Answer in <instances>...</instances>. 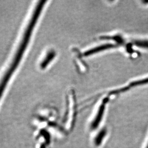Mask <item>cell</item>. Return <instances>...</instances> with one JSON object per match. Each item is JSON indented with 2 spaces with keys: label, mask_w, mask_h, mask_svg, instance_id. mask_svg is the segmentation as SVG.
I'll list each match as a JSON object with an SVG mask.
<instances>
[{
  "label": "cell",
  "mask_w": 148,
  "mask_h": 148,
  "mask_svg": "<svg viewBox=\"0 0 148 148\" xmlns=\"http://www.w3.org/2000/svg\"><path fill=\"white\" fill-rule=\"evenodd\" d=\"M47 2L46 1H39L37 2V5H35L32 14L27 24L24 33L21 36V41L16 48L15 54L11 60V63L5 70V72L3 74L0 79V100L4 93L10 80L12 76L16 71L18 65L21 62L23 57L27 49V47L30 42L32 34L35 29L36 24L39 19L45 7V4Z\"/></svg>",
  "instance_id": "6da1fadb"
},
{
  "label": "cell",
  "mask_w": 148,
  "mask_h": 148,
  "mask_svg": "<svg viewBox=\"0 0 148 148\" xmlns=\"http://www.w3.org/2000/svg\"><path fill=\"white\" fill-rule=\"evenodd\" d=\"M108 102V99H106V100H104L101 104V106H99V110L97 112V115L95 116V118L94 120L92 121L91 123L90 128L92 130H94L97 128L101 122V119L103 117V116L104 115V112L105 110V108H106V104Z\"/></svg>",
  "instance_id": "7a4b0ae2"
},
{
  "label": "cell",
  "mask_w": 148,
  "mask_h": 148,
  "mask_svg": "<svg viewBox=\"0 0 148 148\" xmlns=\"http://www.w3.org/2000/svg\"><path fill=\"white\" fill-rule=\"evenodd\" d=\"M106 130H103L97 135V137L95 138V144L97 146H98L101 144L103 139L104 138L106 135Z\"/></svg>",
  "instance_id": "3957f363"
},
{
  "label": "cell",
  "mask_w": 148,
  "mask_h": 148,
  "mask_svg": "<svg viewBox=\"0 0 148 148\" xmlns=\"http://www.w3.org/2000/svg\"><path fill=\"white\" fill-rule=\"evenodd\" d=\"M54 54L55 53H54V52H49V53L47 56V58H46V59L43 60L42 63L41 64V66H43V67L46 66V65L48 64L49 62H50V61L53 58V57L54 56Z\"/></svg>",
  "instance_id": "277c9868"
},
{
  "label": "cell",
  "mask_w": 148,
  "mask_h": 148,
  "mask_svg": "<svg viewBox=\"0 0 148 148\" xmlns=\"http://www.w3.org/2000/svg\"><path fill=\"white\" fill-rule=\"evenodd\" d=\"M147 148H148V146H147Z\"/></svg>",
  "instance_id": "5b68a950"
}]
</instances>
